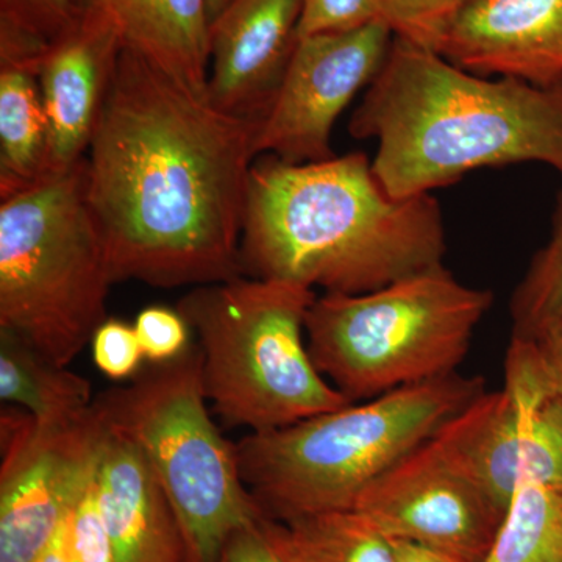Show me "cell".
<instances>
[{"label":"cell","instance_id":"cell-6","mask_svg":"<svg viewBox=\"0 0 562 562\" xmlns=\"http://www.w3.org/2000/svg\"><path fill=\"white\" fill-rule=\"evenodd\" d=\"M111 284L87 161L0 199V330L69 368L109 319Z\"/></svg>","mask_w":562,"mask_h":562},{"label":"cell","instance_id":"cell-22","mask_svg":"<svg viewBox=\"0 0 562 562\" xmlns=\"http://www.w3.org/2000/svg\"><path fill=\"white\" fill-rule=\"evenodd\" d=\"M87 10V0H0V65L32 69L38 76L47 50Z\"/></svg>","mask_w":562,"mask_h":562},{"label":"cell","instance_id":"cell-30","mask_svg":"<svg viewBox=\"0 0 562 562\" xmlns=\"http://www.w3.org/2000/svg\"><path fill=\"white\" fill-rule=\"evenodd\" d=\"M514 336L527 342L543 379L562 401V308Z\"/></svg>","mask_w":562,"mask_h":562},{"label":"cell","instance_id":"cell-20","mask_svg":"<svg viewBox=\"0 0 562 562\" xmlns=\"http://www.w3.org/2000/svg\"><path fill=\"white\" fill-rule=\"evenodd\" d=\"M292 562H395V542L357 509L281 522Z\"/></svg>","mask_w":562,"mask_h":562},{"label":"cell","instance_id":"cell-7","mask_svg":"<svg viewBox=\"0 0 562 562\" xmlns=\"http://www.w3.org/2000/svg\"><path fill=\"white\" fill-rule=\"evenodd\" d=\"M492 294L446 266L364 294H324L306 314V346L350 402L458 372Z\"/></svg>","mask_w":562,"mask_h":562},{"label":"cell","instance_id":"cell-1","mask_svg":"<svg viewBox=\"0 0 562 562\" xmlns=\"http://www.w3.org/2000/svg\"><path fill=\"white\" fill-rule=\"evenodd\" d=\"M258 125L121 50L85 157L87 199L114 283L173 290L244 276Z\"/></svg>","mask_w":562,"mask_h":562},{"label":"cell","instance_id":"cell-19","mask_svg":"<svg viewBox=\"0 0 562 562\" xmlns=\"http://www.w3.org/2000/svg\"><path fill=\"white\" fill-rule=\"evenodd\" d=\"M0 398L38 420H68L91 408V383L0 330Z\"/></svg>","mask_w":562,"mask_h":562},{"label":"cell","instance_id":"cell-10","mask_svg":"<svg viewBox=\"0 0 562 562\" xmlns=\"http://www.w3.org/2000/svg\"><path fill=\"white\" fill-rule=\"evenodd\" d=\"M106 424L92 402L68 420L0 414V562H35L90 487Z\"/></svg>","mask_w":562,"mask_h":562},{"label":"cell","instance_id":"cell-32","mask_svg":"<svg viewBox=\"0 0 562 562\" xmlns=\"http://www.w3.org/2000/svg\"><path fill=\"white\" fill-rule=\"evenodd\" d=\"M35 562H68V554H66V522L63 524L61 530L55 536L50 546L41 553V557Z\"/></svg>","mask_w":562,"mask_h":562},{"label":"cell","instance_id":"cell-23","mask_svg":"<svg viewBox=\"0 0 562 562\" xmlns=\"http://www.w3.org/2000/svg\"><path fill=\"white\" fill-rule=\"evenodd\" d=\"M562 308V191L558 195L549 241L532 257L512 301L514 331L528 330Z\"/></svg>","mask_w":562,"mask_h":562},{"label":"cell","instance_id":"cell-21","mask_svg":"<svg viewBox=\"0 0 562 562\" xmlns=\"http://www.w3.org/2000/svg\"><path fill=\"white\" fill-rule=\"evenodd\" d=\"M483 562H562V487L520 483Z\"/></svg>","mask_w":562,"mask_h":562},{"label":"cell","instance_id":"cell-29","mask_svg":"<svg viewBox=\"0 0 562 562\" xmlns=\"http://www.w3.org/2000/svg\"><path fill=\"white\" fill-rule=\"evenodd\" d=\"M216 562H292L280 520L262 516L233 532Z\"/></svg>","mask_w":562,"mask_h":562},{"label":"cell","instance_id":"cell-25","mask_svg":"<svg viewBox=\"0 0 562 562\" xmlns=\"http://www.w3.org/2000/svg\"><path fill=\"white\" fill-rule=\"evenodd\" d=\"M380 21L387 22L382 0H301L297 40L357 31Z\"/></svg>","mask_w":562,"mask_h":562},{"label":"cell","instance_id":"cell-18","mask_svg":"<svg viewBox=\"0 0 562 562\" xmlns=\"http://www.w3.org/2000/svg\"><path fill=\"white\" fill-rule=\"evenodd\" d=\"M47 117L38 76L0 65V199L46 177Z\"/></svg>","mask_w":562,"mask_h":562},{"label":"cell","instance_id":"cell-13","mask_svg":"<svg viewBox=\"0 0 562 562\" xmlns=\"http://www.w3.org/2000/svg\"><path fill=\"white\" fill-rule=\"evenodd\" d=\"M299 18L301 0H233L210 27V103L261 122L297 43Z\"/></svg>","mask_w":562,"mask_h":562},{"label":"cell","instance_id":"cell-5","mask_svg":"<svg viewBox=\"0 0 562 562\" xmlns=\"http://www.w3.org/2000/svg\"><path fill=\"white\" fill-rule=\"evenodd\" d=\"M316 292L238 277L192 288L177 310L198 336L214 412L250 432L279 430L350 405L316 368L305 322Z\"/></svg>","mask_w":562,"mask_h":562},{"label":"cell","instance_id":"cell-16","mask_svg":"<svg viewBox=\"0 0 562 562\" xmlns=\"http://www.w3.org/2000/svg\"><path fill=\"white\" fill-rule=\"evenodd\" d=\"M94 494L116 562H191L176 512L146 458L109 425Z\"/></svg>","mask_w":562,"mask_h":562},{"label":"cell","instance_id":"cell-2","mask_svg":"<svg viewBox=\"0 0 562 562\" xmlns=\"http://www.w3.org/2000/svg\"><path fill=\"white\" fill-rule=\"evenodd\" d=\"M446 251L435 198H392L361 151L317 162L266 155L251 165L244 276L364 294L439 268Z\"/></svg>","mask_w":562,"mask_h":562},{"label":"cell","instance_id":"cell-26","mask_svg":"<svg viewBox=\"0 0 562 562\" xmlns=\"http://www.w3.org/2000/svg\"><path fill=\"white\" fill-rule=\"evenodd\" d=\"M68 562H116L94 494V480L66 520Z\"/></svg>","mask_w":562,"mask_h":562},{"label":"cell","instance_id":"cell-33","mask_svg":"<svg viewBox=\"0 0 562 562\" xmlns=\"http://www.w3.org/2000/svg\"><path fill=\"white\" fill-rule=\"evenodd\" d=\"M206 13H209L210 27L217 18L232 5L233 0H205Z\"/></svg>","mask_w":562,"mask_h":562},{"label":"cell","instance_id":"cell-14","mask_svg":"<svg viewBox=\"0 0 562 562\" xmlns=\"http://www.w3.org/2000/svg\"><path fill=\"white\" fill-rule=\"evenodd\" d=\"M121 50L113 25L87 7L41 60L38 83L47 117L44 179L69 171L87 157Z\"/></svg>","mask_w":562,"mask_h":562},{"label":"cell","instance_id":"cell-11","mask_svg":"<svg viewBox=\"0 0 562 562\" xmlns=\"http://www.w3.org/2000/svg\"><path fill=\"white\" fill-rule=\"evenodd\" d=\"M394 36L391 25L380 21L297 40L271 109L258 125L257 155L286 162L336 157L333 127L355 94L379 76Z\"/></svg>","mask_w":562,"mask_h":562},{"label":"cell","instance_id":"cell-4","mask_svg":"<svg viewBox=\"0 0 562 562\" xmlns=\"http://www.w3.org/2000/svg\"><path fill=\"white\" fill-rule=\"evenodd\" d=\"M484 387L461 373L387 392L236 442L239 471L266 516L353 509L362 492L431 439Z\"/></svg>","mask_w":562,"mask_h":562},{"label":"cell","instance_id":"cell-15","mask_svg":"<svg viewBox=\"0 0 562 562\" xmlns=\"http://www.w3.org/2000/svg\"><path fill=\"white\" fill-rule=\"evenodd\" d=\"M436 52L479 76L557 83L562 79V0H471Z\"/></svg>","mask_w":562,"mask_h":562},{"label":"cell","instance_id":"cell-27","mask_svg":"<svg viewBox=\"0 0 562 562\" xmlns=\"http://www.w3.org/2000/svg\"><path fill=\"white\" fill-rule=\"evenodd\" d=\"M133 327L144 358L150 362L176 360L191 346L190 325L177 308L147 306L140 310Z\"/></svg>","mask_w":562,"mask_h":562},{"label":"cell","instance_id":"cell-31","mask_svg":"<svg viewBox=\"0 0 562 562\" xmlns=\"http://www.w3.org/2000/svg\"><path fill=\"white\" fill-rule=\"evenodd\" d=\"M395 562H461L449 554L409 541L394 539Z\"/></svg>","mask_w":562,"mask_h":562},{"label":"cell","instance_id":"cell-12","mask_svg":"<svg viewBox=\"0 0 562 562\" xmlns=\"http://www.w3.org/2000/svg\"><path fill=\"white\" fill-rule=\"evenodd\" d=\"M353 509L392 539L461 562L484 561L505 516L432 438L376 479Z\"/></svg>","mask_w":562,"mask_h":562},{"label":"cell","instance_id":"cell-9","mask_svg":"<svg viewBox=\"0 0 562 562\" xmlns=\"http://www.w3.org/2000/svg\"><path fill=\"white\" fill-rule=\"evenodd\" d=\"M432 438L503 513L522 482L562 487V401L519 336L505 386L482 392Z\"/></svg>","mask_w":562,"mask_h":562},{"label":"cell","instance_id":"cell-3","mask_svg":"<svg viewBox=\"0 0 562 562\" xmlns=\"http://www.w3.org/2000/svg\"><path fill=\"white\" fill-rule=\"evenodd\" d=\"M349 131L376 139L372 169L395 199L430 194L487 166L542 162L562 176V79L491 80L394 36Z\"/></svg>","mask_w":562,"mask_h":562},{"label":"cell","instance_id":"cell-24","mask_svg":"<svg viewBox=\"0 0 562 562\" xmlns=\"http://www.w3.org/2000/svg\"><path fill=\"white\" fill-rule=\"evenodd\" d=\"M471 0H382L384 16L397 38L438 50L454 18Z\"/></svg>","mask_w":562,"mask_h":562},{"label":"cell","instance_id":"cell-28","mask_svg":"<svg viewBox=\"0 0 562 562\" xmlns=\"http://www.w3.org/2000/svg\"><path fill=\"white\" fill-rule=\"evenodd\" d=\"M92 358L99 371L111 380L133 379L144 353L135 327L121 319H106L91 339Z\"/></svg>","mask_w":562,"mask_h":562},{"label":"cell","instance_id":"cell-17","mask_svg":"<svg viewBox=\"0 0 562 562\" xmlns=\"http://www.w3.org/2000/svg\"><path fill=\"white\" fill-rule=\"evenodd\" d=\"M106 18L122 49L206 95L210 21L205 0H87Z\"/></svg>","mask_w":562,"mask_h":562},{"label":"cell","instance_id":"cell-8","mask_svg":"<svg viewBox=\"0 0 562 562\" xmlns=\"http://www.w3.org/2000/svg\"><path fill=\"white\" fill-rule=\"evenodd\" d=\"M206 401L198 344L94 398L105 424L146 458L176 512L191 562H216L233 532L266 516L244 483L236 443L224 438Z\"/></svg>","mask_w":562,"mask_h":562}]
</instances>
